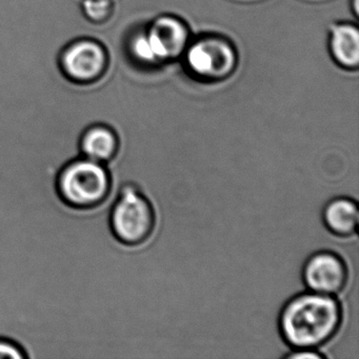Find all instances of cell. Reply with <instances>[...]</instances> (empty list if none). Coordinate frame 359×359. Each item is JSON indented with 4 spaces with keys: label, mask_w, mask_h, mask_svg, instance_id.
Segmentation results:
<instances>
[{
    "label": "cell",
    "mask_w": 359,
    "mask_h": 359,
    "mask_svg": "<svg viewBox=\"0 0 359 359\" xmlns=\"http://www.w3.org/2000/svg\"><path fill=\"white\" fill-rule=\"evenodd\" d=\"M341 321V306L333 295L309 291L285 304L279 315V331L294 350H316L337 334Z\"/></svg>",
    "instance_id": "1"
},
{
    "label": "cell",
    "mask_w": 359,
    "mask_h": 359,
    "mask_svg": "<svg viewBox=\"0 0 359 359\" xmlns=\"http://www.w3.org/2000/svg\"><path fill=\"white\" fill-rule=\"evenodd\" d=\"M178 62L193 83L216 86L234 76L241 64V54L228 35L205 31L193 34Z\"/></svg>",
    "instance_id": "2"
},
{
    "label": "cell",
    "mask_w": 359,
    "mask_h": 359,
    "mask_svg": "<svg viewBox=\"0 0 359 359\" xmlns=\"http://www.w3.org/2000/svg\"><path fill=\"white\" fill-rule=\"evenodd\" d=\"M56 193L69 208L89 210L102 205L112 189L106 165L83 156L62 165L55 180Z\"/></svg>",
    "instance_id": "3"
},
{
    "label": "cell",
    "mask_w": 359,
    "mask_h": 359,
    "mask_svg": "<svg viewBox=\"0 0 359 359\" xmlns=\"http://www.w3.org/2000/svg\"><path fill=\"white\" fill-rule=\"evenodd\" d=\"M111 232L117 241L136 247L154 232V208L135 184H126L113 205L109 217Z\"/></svg>",
    "instance_id": "4"
},
{
    "label": "cell",
    "mask_w": 359,
    "mask_h": 359,
    "mask_svg": "<svg viewBox=\"0 0 359 359\" xmlns=\"http://www.w3.org/2000/svg\"><path fill=\"white\" fill-rule=\"evenodd\" d=\"M147 41L161 68L180 62L193 34L192 28L182 16L161 13L144 22Z\"/></svg>",
    "instance_id": "5"
},
{
    "label": "cell",
    "mask_w": 359,
    "mask_h": 359,
    "mask_svg": "<svg viewBox=\"0 0 359 359\" xmlns=\"http://www.w3.org/2000/svg\"><path fill=\"white\" fill-rule=\"evenodd\" d=\"M110 56L100 41L81 39L67 46L60 58V66L66 79L79 85H89L104 77L108 71Z\"/></svg>",
    "instance_id": "6"
},
{
    "label": "cell",
    "mask_w": 359,
    "mask_h": 359,
    "mask_svg": "<svg viewBox=\"0 0 359 359\" xmlns=\"http://www.w3.org/2000/svg\"><path fill=\"white\" fill-rule=\"evenodd\" d=\"M348 272L344 260L332 251L312 254L302 268V280L309 291L335 295L346 287Z\"/></svg>",
    "instance_id": "7"
},
{
    "label": "cell",
    "mask_w": 359,
    "mask_h": 359,
    "mask_svg": "<svg viewBox=\"0 0 359 359\" xmlns=\"http://www.w3.org/2000/svg\"><path fill=\"white\" fill-rule=\"evenodd\" d=\"M327 49L333 64L344 72L359 68V29L356 22L340 20L327 29Z\"/></svg>",
    "instance_id": "8"
},
{
    "label": "cell",
    "mask_w": 359,
    "mask_h": 359,
    "mask_svg": "<svg viewBox=\"0 0 359 359\" xmlns=\"http://www.w3.org/2000/svg\"><path fill=\"white\" fill-rule=\"evenodd\" d=\"M119 147L121 142L116 131L104 123L90 126L79 138V152L81 156L104 165L110 163L117 156Z\"/></svg>",
    "instance_id": "9"
},
{
    "label": "cell",
    "mask_w": 359,
    "mask_h": 359,
    "mask_svg": "<svg viewBox=\"0 0 359 359\" xmlns=\"http://www.w3.org/2000/svg\"><path fill=\"white\" fill-rule=\"evenodd\" d=\"M358 218V205L348 197H336L323 208V224L336 236L350 237L356 234Z\"/></svg>",
    "instance_id": "10"
},
{
    "label": "cell",
    "mask_w": 359,
    "mask_h": 359,
    "mask_svg": "<svg viewBox=\"0 0 359 359\" xmlns=\"http://www.w3.org/2000/svg\"><path fill=\"white\" fill-rule=\"evenodd\" d=\"M125 53L130 64L144 73H155L163 70L153 55L147 41L144 22L135 25L125 39Z\"/></svg>",
    "instance_id": "11"
},
{
    "label": "cell",
    "mask_w": 359,
    "mask_h": 359,
    "mask_svg": "<svg viewBox=\"0 0 359 359\" xmlns=\"http://www.w3.org/2000/svg\"><path fill=\"white\" fill-rule=\"evenodd\" d=\"M81 10L92 24H104L114 14V0H81Z\"/></svg>",
    "instance_id": "12"
},
{
    "label": "cell",
    "mask_w": 359,
    "mask_h": 359,
    "mask_svg": "<svg viewBox=\"0 0 359 359\" xmlns=\"http://www.w3.org/2000/svg\"><path fill=\"white\" fill-rule=\"evenodd\" d=\"M27 357L26 351L18 342L0 337V359H26Z\"/></svg>",
    "instance_id": "13"
},
{
    "label": "cell",
    "mask_w": 359,
    "mask_h": 359,
    "mask_svg": "<svg viewBox=\"0 0 359 359\" xmlns=\"http://www.w3.org/2000/svg\"><path fill=\"white\" fill-rule=\"evenodd\" d=\"M285 357L287 359H323L325 356L321 354L320 352H317L316 350H312V348H297L294 352L285 355Z\"/></svg>",
    "instance_id": "14"
},
{
    "label": "cell",
    "mask_w": 359,
    "mask_h": 359,
    "mask_svg": "<svg viewBox=\"0 0 359 359\" xmlns=\"http://www.w3.org/2000/svg\"><path fill=\"white\" fill-rule=\"evenodd\" d=\"M350 11L357 20L359 15V0H350Z\"/></svg>",
    "instance_id": "15"
}]
</instances>
